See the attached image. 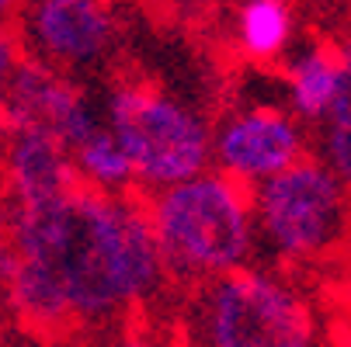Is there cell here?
Masks as SVG:
<instances>
[{
	"mask_svg": "<svg viewBox=\"0 0 351 347\" xmlns=\"http://www.w3.org/2000/svg\"><path fill=\"white\" fill-rule=\"evenodd\" d=\"M8 233L21 257L11 316L42 337L115 326L174 278L136 191L77 184L53 202H14Z\"/></svg>",
	"mask_w": 351,
	"mask_h": 347,
	"instance_id": "1",
	"label": "cell"
},
{
	"mask_svg": "<svg viewBox=\"0 0 351 347\" xmlns=\"http://www.w3.org/2000/svg\"><path fill=\"white\" fill-rule=\"evenodd\" d=\"M171 274L209 281L254 257V188L226 170H202L146 198Z\"/></svg>",
	"mask_w": 351,
	"mask_h": 347,
	"instance_id": "2",
	"label": "cell"
},
{
	"mask_svg": "<svg viewBox=\"0 0 351 347\" xmlns=\"http://www.w3.org/2000/svg\"><path fill=\"white\" fill-rule=\"evenodd\" d=\"M258 246L282 268L317 264L351 236V188L317 153L254 184Z\"/></svg>",
	"mask_w": 351,
	"mask_h": 347,
	"instance_id": "3",
	"label": "cell"
},
{
	"mask_svg": "<svg viewBox=\"0 0 351 347\" xmlns=\"http://www.w3.org/2000/svg\"><path fill=\"white\" fill-rule=\"evenodd\" d=\"M188 337L213 347H310L320 326L295 285L243 264L198 281L188 303Z\"/></svg>",
	"mask_w": 351,
	"mask_h": 347,
	"instance_id": "4",
	"label": "cell"
},
{
	"mask_svg": "<svg viewBox=\"0 0 351 347\" xmlns=\"http://www.w3.org/2000/svg\"><path fill=\"white\" fill-rule=\"evenodd\" d=\"M105 118L136 167V188L154 194L213 167V125L146 80H119L105 94Z\"/></svg>",
	"mask_w": 351,
	"mask_h": 347,
	"instance_id": "5",
	"label": "cell"
},
{
	"mask_svg": "<svg viewBox=\"0 0 351 347\" xmlns=\"http://www.w3.org/2000/svg\"><path fill=\"white\" fill-rule=\"evenodd\" d=\"M18 35L28 56L66 73H87L108 60L115 21L105 0H25Z\"/></svg>",
	"mask_w": 351,
	"mask_h": 347,
	"instance_id": "6",
	"label": "cell"
},
{
	"mask_svg": "<svg viewBox=\"0 0 351 347\" xmlns=\"http://www.w3.org/2000/svg\"><path fill=\"white\" fill-rule=\"evenodd\" d=\"M303 157V118L282 105H243L230 112L213 132V164L250 188Z\"/></svg>",
	"mask_w": 351,
	"mask_h": 347,
	"instance_id": "7",
	"label": "cell"
},
{
	"mask_svg": "<svg viewBox=\"0 0 351 347\" xmlns=\"http://www.w3.org/2000/svg\"><path fill=\"white\" fill-rule=\"evenodd\" d=\"M101 122H105V105H94L70 80L66 70L28 53L4 101H0V125L4 129H45L60 136L70 150Z\"/></svg>",
	"mask_w": 351,
	"mask_h": 347,
	"instance_id": "8",
	"label": "cell"
},
{
	"mask_svg": "<svg viewBox=\"0 0 351 347\" xmlns=\"http://www.w3.org/2000/svg\"><path fill=\"white\" fill-rule=\"evenodd\" d=\"M4 170L8 191L18 205L53 202V198H63L66 191L84 184L73 150L45 129H8Z\"/></svg>",
	"mask_w": 351,
	"mask_h": 347,
	"instance_id": "9",
	"label": "cell"
},
{
	"mask_svg": "<svg viewBox=\"0 0 351 347\" xmlns=\"http://www.w3.org/2000/svg\"><path fill=\"white\" fill-rule=\"evenodd\" d=\"M348 73V56L344 45H310L303 49L295 60L285 66V94H289V108L303 118L306 125H320L334 101L341 97Z\"/></svg>",
	"mask_w": 351,
	"mask_h": 347,
	"instance_id": "10",
	"label": "cell"
},
{
	"mask_svg": "<svg viewBox=\"0 0 351 347\" xmlns=\"http://www.w3.org/2000/svg\"><path fill=\"white\" fill-rule=\"evenodd\" d=\"M295 0H237L233 38L250 63L282 60L295 38Z\"/></svg>",
	"mask_w": 351,
	"mask_h": 347,
	"instance_id": "11",
	"label": "cell"
},
{
	"mask_svg": "<svg viewBox=\"0 0 351 347\" xmlns=\"http://www.w3.org/2000/svg\"><path fill=\"white\" fill-rule=\"evenodd\" d=\"M73 160H77L80 181L97 188V191L125 194V191L136 188V167H132V160L125 153L122 139L108 125V118L97 125L87 139H80L73 146Z\"/></svg>",
	"mask_w": 351,
	"mask_h": 347,
	"instance_id": "12",
	"label": "cell"
},
{
	"mask_svg": "<svg viewBox=\"0 0 351 347\" xmlns=\"http://www.w3.org/2000/svg\"><path fill=\"white\" fill-rule=\"evenodd\" d=\"M341 45H344V56H348V73H344L341 97L327 112V118L320 122V157L351 188V38H344Z\"/></svg>",
	"mask_w": 351,
	"mask_h": 347,
	"instance_id": "13",
	"label": "cell"
},
{
	"mask_svg": "<svg viewBox=\"0 0 351 347\" xmlns=\"http://www.w3.org/2000/svg\"><path fill=\"white\" fill-rule=\"evenodd\" d=\"M25 60V42L18 31H11V25H0V101H4V94L18 73Z\"/></svg>",
	"mask_w": 351,
	"mask_h": 347,
	"instance_id": "14",
	"label": "cell"
},
{
	"mask_svg": "<svg viewBox=\"0 0 351 347\" xmlns=\"http://www.w3.org/2000/svg\"><path fill=\"white\" fill-rule=\"evenodd\" d=\"M18 246L8 236H0V313H11V299H14V278H18Z\"/></svg>",
	"mask_w": 351,
	"mask_h": 347,
	"instance_id": "15",
	"label": "cell"
},
{
	"mask_svg": "<svg viewBox=\"0 0 351 347\" xmlns=\"http://www.w3.org/2000/svg\"><path fill=\"white\" fill-rule=\"evenodd\" d=\"M178 21H206L213 11H219L226 0H164Z\"/></svg>",
	"mask_w": 351,
	"mask_h": 347,
	"instance_id": "16",
	"label": "cell"
},
{
	"mask_svg": "<svg viewBox=\"0 0 351 347\" xmlns=\"http://www.w3.org/2000/svg\"><path fill=\"white\" fill-rule=\"evenodd\" d=\"M25 0H0V25H18Z\"/></svg>",
	"mask_w": 351,
	"mask_h": 347,
	"instance_id": "17",
	"label": "cell"
},
{
	"mask_svg": "<svg viewBox=\"0 0 351 347\" xmlns=\"http://www.w3.org/2000/svg\"><path fill=\"white\" fill-rule=\"evenodd\" d=\"M344 254H348V264H351V236H348V243H344Z\"/></svg>",
	"mask_w": 351,
	"mask_h": 347,
	"instance_id": "18",
	"label": "cell"
}]
</instances>
